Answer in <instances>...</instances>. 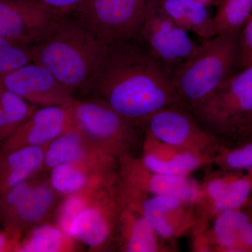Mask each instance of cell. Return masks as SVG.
<instances>
[{
	"label": "cell",
	"instance_id": "obj_4",
	"mask_svg": "<svg viewBox=\"0 0 252 252\" xmlns=\"http://www.w3.org/2000/svg\"><path fill=\"white\" fill-rule=\"evenodd\" d=\"M189 111L222 142L248 135L252 125V63L233 73L208 98Z\"/></svg>",
	"mask_w": 252,
	"mask_h": 252
},
{
	"label": "cell",
	"instance_id": "obj_2",
	"mask_svg": "<svg viewBox=\"0 0 252 252\" xmlns=\"http://www.w3.org/2000/svg\"><path fill=\"white\" fill-rule=\"evenodd\" d=\"M111 43L79 21L63 18L31 45L33 62L49 69L71 91L84 89L103 62Z\"/></svg>",
	"mask_w": 252,
	"mask_h": 252
},
{
	"label": "cell",
	"instance_id": "obj_3",
	"mask_svg": "<svg viewBox=\"0 0 252 252\" xmlns=\"http://www.w3.org/2000/svg\"><path fill=\"white\" fill-rule=\"evenodd\" d=\"M238 37V34H218L203 41L172 73V85L186 108L198 107L237 72Z\"/></svg>",
	"mask_w": 252,
	"mask_h": 252
},
{
	"label": "cell",
	"instance_id": "obj_10",
	"mask_svg": "<svg viewBox=\"0 0 252 252\" xmlns=\"http://www.w3.org/2000/svg\"><path fill=\"white\" fill-rule=\"evenodd\" d=\"M61 16L32 0H0V36L32 45Z\"/></svg>",
	"mask_w": 252,
	"mask_h": 252
},
{
	"label": "cell",
	"instance_id": "obj_11",
	"mask_svg": "<svg viewBox=\"0 0 252 252\" xmlns=\"http://www.w3.org/2000/svg\"><path fill=\"white\" fill-rule=\"evenodd\" d=\"M206 230L192 237L195 252H252V219L243 207L220 214Z\"/></svg>",
	"mask_w": 252,
	"mask_h": 252
},
{
	"label": "cell",
	"instance_id": "obj_30",
	"mask_svg": "<svg viewBox=\"0 0 252 252\" xmlns=\"http://www.w3.org/2000/svg\"><path fill=\"white\" fill-rule=\"evenodd\" d=\"M52 11L55 14L64 16L77 12L87 2L88 0H32Z\"/></svg>",
	"mask_w": 252,
	"mask_h": 252
},
{
	"label": "cell",
	"instance_id": "obj_23",
	"mask_svg": "<svg viewBox=\"0 0 252 252\" xmlns=\"http://www.w3.org/2000/svg\"><path fill=\"white\" fill-rule=\"evenodd\" d=\"M54 201V193L46 186L32 187L26 198L8 219L10 223H35L42 220Z\"/></svg>",
	"mask_w": 252,
	"mask_h": 252
},
{
	"label": "cell",
	"instance_id": "obj_35",
	"mask_svg": "<svg viewBox=\"0 0 252 252\" xmlns=\"http://www.w3.org/2000/svg\"><path fill=\"white\" fill-rule=\"evenodd\" d=\"M200 2L203 3V4L207 5V6H217L219 4L221 0H198Z\"/></svg>",
	"mask_w": 252,
	"mask_h": 252
},
{
	"label": "cell",
	"instance_id": "obj_1",
	"mask_svg": "<svg viewBox=\"0 0 252 252\" xmlns=\"http://www.w3.org/2000/svg\"><path fill=\"white\" fill-rule=\"evenodd\" d=\"M84 89L95 93L134 126H145L162 109L185 107L165 67L145 47L131 41L111 43L103 62Z\"/></svg>",
	"mask_w": 252,
	"mask_h": 252
},
{
	"label": "cell",
	"instance_id": "obj_22",
	"mask_svg": "<svg viewBox=\"0 0 252 252\" xmlns=\"http://www.w3.org/2000/svg\"><path fill=\"white\" fill-rule=\"evenodd\" d=\"M80 131L75 126L51 141L44 154L45 164L54 168L63 164H73L84 155Z\"/></svg>",
	"mask_w": 252,
	"mask_h": 252
},
{
	"label": "cell",
	"instance_id": "obj_33",
	"mask_svg": "<svg viewBox=\"0 0 252 252\" xmlns=\"http://www.w3.org/2000/svg\"><path fill=\"white\" fill-rule=\"evenodd\" d=\"M0 135L2 136V137L9 135L7 123H6L4 113H3L1 108H0Z\"/></svg>",
	"mask_w": 252,
	"mask_h": 252
},
{
	"label": "cell",
	"instance_id": "obj_13",
	"mask_svg": "<svg viewBox=\"0 0 252 252\" xmlns=\"http://www.w3.org/2000/svg\"><path fill=\"white\" fill-rule=\"evenodd\" d=\"M122 165V185L147 195H175L193 204L200 187L189 176L163 175L152 171L128 154L119 156Z\"/></svg>",
	"mask_w": 252,
	"mask_h": 252
},
{
	"label": "cell",
	"instance_id": "obj_25",
	"mask_svg": "<svg viewBox=\"0 0 252 252\" xmlns=\"http://www.w3.org/2000/svg\"><path fill=\"white\" fill-rule=\"evenodd\" d=\"M0 108L7 123L9 136L34 112L28 101L0 84Z\"/></svg>",
	"mask_w": 252,
	"mask_h": 252
},
{
	"label": "cell",
	"instance_id": "obj_26",
	"mask_svg": "<svg viewBox=\"0 0 252 252\" xmlns=\"http://www.w3.org/2000/svg\"><path fill=\"white\" fill-rule=\"evenodd\" d=\"M32 62L31 45L0 36V77Z\"/></svg>",
	"mask_w": 252,
	"mask_h": 252
},
{
	"label": "cell",
	"instance_id": "obj_16",
	"mask_svg": "<svg viewBox=\"0 0 252 252\" xmlns=\"http://www.w3.org/2000/svg\"><path fill=\"white\" fill-rule=\"evenodd\" d=\"M116 227L120 233V246L127 252L177 251L175 244L164 240L140 212L124 203Z\"/></svg>",
	"mask_w": 252,
	"mask_h": 252
},
{
	"label": "cell",
	"instance_id": "obj_7",
	"mask_svg": "<svg viewBox=\"0 0 252 252\" xmlns=\"http://www.w3.org/2000/svg\"><path fill=\"white\" fill-rule=\"evenodd\" d=\"M146 133L174 148L213 157L222 143L188 109L171 107L154 114L146 123Z\"/></svg>",
	"mask_w": 252,
	"mask_h": 252
},
{
	"label": "cell",
	"instance_id": "obj_28",
	"mask_svg": "<svg viewBox=\"0 0 252 252\" xmlns=\"http://www.w3.org/2000/svg\"><path fill=\"white\" fill-rule=\"evenodd\" d=\"M32 188L31 184L25 181L10 189L0 200V212L8 218L26 198Z\"/></svg>",
	"mask_w": 252,
	"mask_h": 252
},
{
	"label": "cell",
	"instance_id": "obj_6",
	"mask_svg": "<svg viewBox=\"0 0 252 252\" xmlns=\"http://www.w3.org/2000/svg\"><path fill=\"white\" fill-rule=\"evenodd\" d=\"M149 0H88L79 21L109 43L137 39Z\"/></svg>",
	"mask_w": 252,
	"mask_h": 252
},
{
	"label": "cell",
	"instance_id": "obj_9",
	"mask_svg": "<svg viewBox=\"0 0 252 252\" xmlns=\"http://www.w3.org/2000/svg\"><path fill=\"white\" fill-rule=\"evenodd\" d=\"M73 124L80 131L101 142L117 156L126 153V147L134 140V126L102 99L69 104Z\"/></svg>",
	"mask_w": 252,
	"mask_h": 252
},
{
	"label": "cell",
	"instance_id": "obj_36",
	"mask_svg": "<svg viewBox=\"0 0 252 252\" xmlns=\"http://www.w3.org/2000/svg\"><path fill=\"white\" fill-rule=\"evenodd\" d=\"M252 125L251 126V127H250V132H249L248 135H252ZM248 135H247V136H248Z\"/></svg>",
	"mask_w": 252,
	"mask_h": 252
},
{
	"label": "cell",
	"instance_id": "obj_27",
	"mask_svg": "<svg viewBox=\"0 0 252 252\" xmlns=\"http://www.w3.org/2000/svg\"><path fill=\"white\" fill-rule=\"evenodd\" d=\"M51 184L53 188L63 194H73L81 190L87 182L82 170L72 164H63L52 168Z\"/></svg>",
	"mask_w": 252,
	"mask_h": 252
},
{
	"label": "cell",
	"instance_id": "obj_15",
	"mask_svg": "<svg viewBox=\"0 0 252 252\" xmlns=\"http://www.w3.org/2000/svg\"><path fill=\"white\" fill-rule=\"evenodd\" d=\"M142 163L152 171L173 176H189L212 165L213 157L174 148L146 133Z\"/></svg>",
	"mask_w": 252,
	"mask_h": 252
},
{
	"label": "cell",
	"instance_id": "obj_18",
	"mask_svg": "<svg viewBox=\"0 0 252 252\" xmlns=\"http://www.w3.org/2000/svg\"><path fill=\"white\" fill-rule=\"evenodd\" d=\"M162 11L189 32L203 41L216 36L210 6L198 0H158Z\"/></svg>",
	"mask_w": 252,
	"mask_h": 252
},
{
	"label": "cell",
	"instance_id": "obj_34",
	"mask_svg": "<svg viewBox=\"0 0 252 252\" xmlns=\"http://www.w3.org/2000/svg\"><path fill=\"white\" fill-rule=\"evenodd\" d=\"M243 208L252 219V190L250 197H249L248 200H247V202L243 207Z\"/></svg>",
	"mask_w": 252,
	"mask_h": 252
},
{
	"label": "cell",
	"instance_id": "obj_12",
	"mask_svg": "<svg viewBox=\"0 0 252 252\" xmlns=\"http://www.w3.org/2000/svg\"><path fill=\"white\" fill-rule=\"evenodd\" d=\"M0 84L31 103L46 106L72 103V91L49 69L32 62L0 77Z\"/></svg>",
	"mask_w": 252,
	"mask_h": 252
},
{
	"label": "cell",
	"instance_id": "obj_5",
	"mask_svg": "<svg viewBox=\"0 0 252 252\" xmlns=\"http://www.w3.org/2000/svg\"><path fill=\"white\" fill-rule=\"evenodd\" d=\"M137 39L157 59L172 77L182 63L195 54L200 44L170 19L159 6L158 0H149L147 13Z\"/></svg>",
	"mask_w": 252,
	"mask_h": 252
},
{
	"label": "cell",
	"instance_id": "obj_19",
	"mask_svg": "<svg viewBox=\"0 0 252 252\" xmlns=\"http://www.w3.org/2000/svg\"><path fill=\"white\" fill-rule=\"evenodd\" d=\"M0 163V193L27 180L44 160L41 146L27 145L8 152Z\"/></svg>",
	"mask_w": 252,
	"mask_h": 252
},
{
	"label": "cell",
	"instance_id": "obj_21",
	"mask_svg": "<svg viewBox=\"0 0 252 252\" xmlns=\"http://www.w3.org/2000/svg\"><path fill=\"white\" fill-rule=\"evenodd\" d=\"M252 14V0H221L213 16L215 34H238Z\"/></svg>",
	"mask_w": 252,
	"mask_h": 252
},
{
	"label": "cell",
	"instance_id": "obj_8",
	"mask_svg": "<svg viewBox=\"0 0 252 252\" xmlns=\"http://www.w3.org/2000/svg\"><path fill=\"white\" fill-rule=\"evenodd\" d=\"M124 202L135 209L164 240L175 244L191 233L195 218L193 203L175 195H147L123 188Z\"/></svg>",
	"mask_w": 252,
	"mask_h": 252
},
{
	"label": "cell",
	"instance_id": "obj_31",
	"mask_svg": "<svg viewBox=\"0 0 252 252\" xmlns=\"http://www.w3.org/2000/svg\"><path fill=\"white\" fill-rule=\"evenodd\" d=\"M86 207L84 199L77 195H72L63 204L61 212V226L63 231L73 217Z\"/></svg>",
	"mask_w": 252,
	"mask_h": 252
},
{
	"label": "cell",
	"instance_id": "obj_29",
	"mask_svg": "<svg viewBox=\"0 0 252 252\" xmlns=\"http://www.w3.org/2000/svg\"><path fill=\"white\" fill-rule=\"evenodd\" d=\"M238 61L237 71L252 63V14L238 33Z\"/></svg>",
	"mask_w": 252,
	"mask_h": 252
},
{
	"label": "cell",
	"instance_id": "obj_14",
	"mask_svg": "<svg viewBox=\"0 0 252 252\" xmlns=\"http://www.w3.org/2000/svg\"><path fill=\"white\" fill-rule=\"evenodd\" d=\"M73 126L69 104L46 106L34 111L9 136L4 151L9 152L27 145L41 146L54 140Z\"/></svg>",
	"mask_w": 252,
	"mask_h": 252
},
{
	"label": "cell",
	"instance_id": "obj_17",
	"mask_svg": "<svg viewBox=\"0 0 252 252\" xmlns=\"http://www.w3.org/2000/svg\"><path fill=\"white\" fill-rule=\"evenodd\" d=\"M252 190V169L244 172L235 179L211 203L194 210L195 223L191 236L206 230L220 214L228 210L242 208Z\"/></svg>",
	"mask_w": 252,
	"mask_h": 252
},
{
	"label": "cell",
	"instance_id": "obj_20",
	"mask_svg": "<svg viewBox=\"0 0 252 252\" xmlns=\"http://www.w3.org/2000/svg\"><path fill=\"white\" fill-rule=\"evenodd\" d=\"M212 165L228 171L252 169V134L230 142H222L213 156Z\"/></svg>",
	"mask_w": 252,
	"mask_h": 252
},
{
	"label": "cell",
	"instance_id": "obj_24",
	"mask_svg": "<svg viewBox=\"0 0 252 252\" xmlns=\"http://www.w3.org/2000/svg\"><path fill=\"white\" fill-rule=\"evenodd\" d=\"M63 233L57 227L43 225L34 228L16 251L22 252H56L62 248Z\"/></svg>",
	"mask_w": 252,
	"mask_h": 252
},
{
	"label": "cell",
	"instance_id": "obj_32",
	"mask_svg": "<svg viewBox=\"0 0 252 252\" xmlns=\"http://www.w3.org/2000/svg\"><path fill=\"white\" fill-rule=\"evenodd\" d=\"M16 230L9 228V233L0 232V252L10 251L14 250L16 251L18 245L16 243L15 239Z\"/></svg>",
	"mask_w": 252,
	"mask_h": 252
}]
</instances>
